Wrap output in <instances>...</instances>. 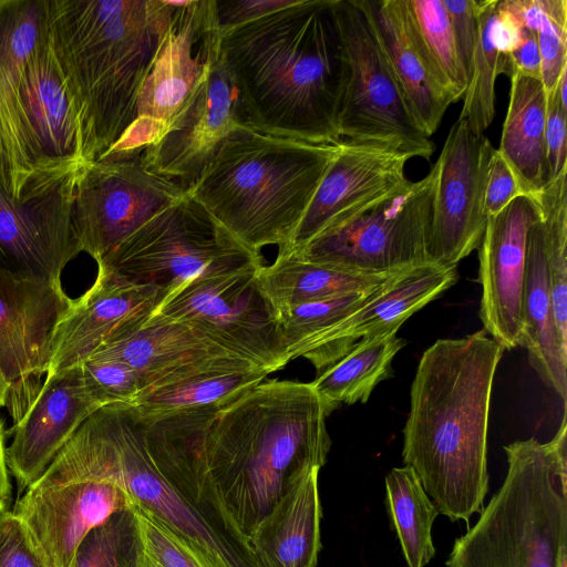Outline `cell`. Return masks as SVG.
<instances>
[{
    "label": "cell",
    "instance_id": "9",
    "mask_svg": "<svg viewBox=\"0 0 567 567\" xmlns=\"http://www.w3.org/2000/svg\"><path fill=\"white\" fill-rule=\"evenodd\" d=\"M437 167L337 221L293 255L369 274H390L429 261L427 241ZM278 256V255H277Z\"/></svg>",
    "mask_w": 567,
    "mask_h": 567
},
{
    "label": "cell",
    "instance_id": "32",
    "mask_svg": "<svg viewBox=\"0 0 567 567\" xmlns=\"http://www.w3.org/2000/svg\"><path fill=\"white\" fill-rule=\"evenodd\" d=\"M398 331L359 340L340 360L310 382L329 413L341 404L365 403L392 374V361L405 346Z\"/></svg>",
    "mask_w": 567,
    "mask_h": 567
},
{
    "label": "cell",
    "instance_id": "19",
    "mask_svg": "<svg viewBox=\"0 0 567 567\" xmlns=\"http://www.w3.org/2000/svg\"><path fill=\"white\" fill-rule=\"evenodd\" d=\"M246 125L237 90L219 48L208 73L187 105L140 159L153 173L187 187L199 176L214 148L234 127Z\"/></svg>",
    "mask_w": 567,
    "mask_h": 567
},
{
    "label": "cell",
    "instance_id": "6",
    "mask_svg": "<svg viewBox=\"0 0 567 567\" xmlns=\"http://www.w3.org/2000/svg\"><path fill=\"white\" fill-rule=\"evenodd\" d=\"M80 480L120 486L208 567H260L249 543L220 529L162 475L127 404L103 406L86 419L35 485Z\"/></svg>",
    "mask_w": 567,
    "mask_h": 567
},
{
    "label": "cell",
    "instance_id": "25",
    "mask_svg": "<svg viewBox=\"0 0 567 567\" xmlns=\"http://www.w3.org/2000/svg\"><path fill=\"white\" fill-rule=\"evenodd\" d=\"M456 279V268L430 261L400 270L348 317L307 342L297 358H306L320 374L359 340L398 331L408 318L453 286Z\"/></svg>",
    "mask_w": 567,
    "mask_h": 567
},
{
    "label": "cell",
    "instance_id": "40",
    "mask_svg": "<svg viewBox=\"0 0 567 567\" xmlns=\"http://www.w3.org/2000/svg\"><path fill=\"white\" fill-rule=\"evenodd\" d=\"M142 548V567H208L162 522L144 508L132 505Z\"/></svg>",
    "mask_w": 567,
    "mask_h": 567
},
{
    "label": "cell",
    "instance_id": "34",
    "mask_svg": "<svg viewBox=\"0 0 567 567\" xmlns=\"http://www.w3.org/2000/svg\"><path fill=\"white\" fill-rule=\"evenodd\" d=\"M386 506L409 567H424L435 555L432 526L440 514L409 465L385 477Z\"/></svg>",
    "mask_w": 567,
    "mask_h": 567
},
{
    "label": "cell",
    "instance_id": "10",
    "mask_svg": "<svg viewBox=\"0 0 567 567\" xmlns=\"http://www.w3.org/2000/svg\"><path fill=\"white\" fill-rule=\"evenodd\" d=\"M334 12L346 54L340 141L430 159L435 146L411 114L359 0H334Z\"/></svg>",
    "mask_w": 567,
    "mask_h": 567
},
{
    "label": "cell",
    "instance_id": "45",
    "mask_svg": "<svg viewBox=\"0 0 567 567\" xmlns=\"http://www.w3.org/2000/svg\"><path fill=\"white\" fill-rule=\"evenodd\" d=\"M567 110L563 109L555 91L547 95L545 151L550 182L567 171Z\"/></svg>",
    "mask_w": 567,
    "mask_h": 567
},
{
    "label": "cell",
    "instance_id": "21",
    "mask_svg": "<svg viewBox=\"0 0 567 567\" xmlns=\"http://www.w3.org/2000/svg\"><path fill=\"white\" fill-rule=\"evenodd\" d=\"M412 157L378 144L341 141L289 245L278 256L293 255L330 225L386 196L408 178Z\"/></svg>",
    "mask_w": 567,
    "mask_h": 567
},
{
    "label": "cell",
    "instance_id": "37",
    "mask_svg": "<svg viewBox=\"0 0 567 567\" xmlns=\"http://www.w3.org/2000/svg\"><path fill=\"white\" fill-rule=\"evenodd\" d=\"M498 0L477 1L478 38L473 55L471 79L463 96L458 120H464L472 132L482 135L495 115V81L499 75V52L493 37V24Z\"/></svg>",
    "mask_w": 567,
    "mask_h": 567
},
{
    "label": "cell",
    "instance_id": "5",
    "mask_svg": "<svg viewBox=\"0 0 567 567\" xmlns=\"http://www.w3.org/2000/svg\"><path fill=\"white\" fill-rule=\"evenodd\" d=\"M339 151L239 125L214 148L187 187L224 228L250 250L291 241Z\"/></svg>",
    "mask_w": 567,
    "mask_h": 567
},
{
    "label": "cell",
    "instance_id": "39",
    "mask_svg": "<svg viewBox=\"0 0 567 567\" xmlns=\"http://www.w3.org/2000/svg\"><path fill=\"white\" fill-rule=\"evenodd\" d=\"M375 289L312 301L280 313L278 328L287 362L296 359L307 342L359 308Z\"/></svg>",
    "mask_w": 567,
    "mask_h": 567
},
{
    "label": "cell",
    "instance_id": "26",
    "mask_svg": "<svg viewBox=\"0 0 567 567\" xmlns=\"http://www.w3.org/2000/svg\"><path fill=\"white\" fill-rule=\"evenodd\" d=\"M22 115L37 182L51 188L83 161L75 114L48 34L24 70Z\"/></svg>",
    "mask_w": 567,
    "mask_h": 567
},
{
    "label": "cell",
    "instance_id": "35",
    "mask_svg": "<svg viewBox=\"0 0 567 567\" xmlns=\"http://www.w3.org/2000/svg\"><path fill=\"white\" fill-rule=\"evenodd\" d=\"M567 171L536 197L544 225L545 254L558 338L567 352Z\"/></svg>",
    "mask_w": 567,
    "mask_h": 567
},
{
    "label": "cell",
    "instance_id": "50",
    "mask_svg": "<svg viewBox=\"0 0 567 567\" xmlns=\"http://www.w3.org/2000/svg\"><path fill=\"white\" fill-rule=\"evenodd\" d=\"M555 93L563 109L567 110V66L560 73Z\"/></svg>",
    "mask_w": 567,
    "mask_h": 567
},
{
    "label": "cell",
    "instance_id": "15",
    "mask_svg": "<svg viewBox=\"0 0 567 567\" xmlns=\"http://www.w3.org/2000/svg\"><path fill=\"white\" fill-rule=\"evenodd\" d=\"M70 301L63 287L19 275L0 260V370L10 383L12 416L39 390L52 332Z\"/></svg>",
    "mask_w": 567,
    "mask_h": 567
},
{
    "label": "cell",
    "instance_id": "49",
    "mask_svg": "<svg viewBox=\"0 0 567 567\" xmlns=\"http://www.w3.org/2000/svg\"><path fill=\"white\" fill-rule=\"evenodd\" d=\"M3 422L0 417V515L8 511L10 497L9 467L7 463Z\"/></svg>",
    "mask_w": 567,
    "mask_h": 567
},
{
    "label": "cell",
    "instance_id": "16",
    "mask_svg": "<svg viewBox=\"0 0 567 567\" xmlns=\"http://www.w3.org/2000/svg\"><path fill=\"white\" fill-rule=\"evenodd\" d=\"M81 166L49 190L22 200L0 187V260L24 277L63 287L80 252L73 204Z\"/></svg>",
    "mask_w": 567,
    "mask_h": 567
},
{
    "label": "cell",
    "instance_id": "27",
    "mask_svg": "<svg viewBox=\"0 0 567 567\" xmlns=\"http://www.w3.org/2000/svg\"><path fill=\"white\" fill-rule=\"evenodd\" d=\"M416 123L430 137L452 97L427 59L410 22L405 0H359Z\"/></svg>",
    "mask_w": 567,
    "mask_h": 567
},
{
    "label": "cell",
    "instance_id": "47",
    "mask_svg": "<svg viewBox=\"0 0 567 567\" xmlns=\"http://www.w3.org/2000/svg\"><path fill=\"white\" fill-rule=\"evenodd\" d=\"M295 2L296 0H215L219 32L251 22Z\"/></svg>",
    "mask_w": 567,
    "mask_h": 567
},
{
    "label": "cell",
    "instance_id": "8",
    "mask_svg": "<svg viewBox=\"0 0 567 567\" xmlns=\"http://www.w3.org/2000/svg\"><path fill=\"white\" fill-rule=\"evenodd\" d=\"M166 293L196 278L262 265L187 192L96 260Z\"/></svg>",
    "mask_w": 567,
    "mask_h": 567
},
{
    "label": "cell",
    "instance_id": "13",
    "mask_svg": "<svg viewBox=\"0 0 567 567\" xmlns=\"http://www.w3.org/2000/svg\"><path fill=\"white\" fill-rule=\"evenodd\" d=\"M185 195L183 185L153 173L140 156L83 163L73 204L81 252L96 261Z\"/></svg>",
    "mask_w": 567,
    "mask_h": 567
},
{
    "label": "cell",
    "instance_id": "23",
    "mask_svg": "<svg viewBox=\"0 0 567 567\" xmlns=\"http://www.w3.org/2000/svg\"><path fill=\"white\" fill-rule=\"evenodd\" d=\"M91 358L131 365L141 380L140 394L197 374L265 369L185 323L140 328L106 341Z\"/></svg>",
    "mask_w": 567,
    "mask_h": 567
},
{
    "label": "cell",
    "instance_id": "1",
    "mask_svg": "<svg viewBox=\"0 0 567 567\" xmlns=\"http://www.w3.org/2000/svg\"><path fill=\"white\" fill-rule=\"evenodd\" d=\"M178 413L203 475L248 539L296 477L324 465L331 446L330 413L311 383L264 380L221 406Z\"/></svg>",
    "mask_w": 567,
    "mask_h": 567
},
{
    "label": "cell",
    "instance_id": "22",
    "mask_svg": "<svg viewBox=\"0 0 567 567\" xmlns=\"http://www.w3.org/2000/svg\"><path fill=\"white\" fill-rule=\"evenodd\" d=\"M101 408L80 365L45 374L30 403L14 419L12 440L6 449L9 471L20 491L41 477L78 429Z\"/></svg>",
    "mask_w": 567,
    "mask_h": 567
},
{
    "label": "cell",
    "instance_id": "51",
    "mask_svg": "<svg viewBox=\"0 0 567 567\" xmlns=\"http://www.w3.org/2000/svg\"><path fill=\"white\" fill-rule=\"evenodd\" d=\"M10 392V383L0 370V410L7 405Z\"/></svg>",
    "mask_w": 567,
    "mask_h": 567
},
{
    "label": "cell",
    "instance_id": "12",
    "mask_svg": "<svg viewBox=\"0 0 567 567\" xmlns=\"http://www.w3.org/2000/svg\"><path fill=\"white\" fill-rule=\"evenodd\" d=\"M260 266L196 278L172 289L143 327L185 323L270 373L281 369L288 362L277 313L258 286Z\"/></svg>",
    "mask_w": 567,
    "mask_h": 567
},
{
    "label": "cell",
    "instance_id": "36",
    "mask_svg": "<svg viewBox=\"0 0 567 567\" xmlns=\"http://www.w3.org/2000/svg\"><path fill=\"white\" fill-rule=\"evenodd\" d=\"M405 7L435 73L453 103L460 101L468 83L458 60L452 23L443 0H405Z\"/></svg>",
    "mask_w": 567,
    "mask_h": 567
},
{
    "label": "cell",
    "instance_id": "18",
    "mask_svg": "<svg viewBox=\"0 0 567 567\" xmlns=\"http://www.w3.org/2000/svg\"><path fill=\"white\" fill-rule=\"evenodd\" d=\"M165 295L97 264L93 285L71 299L54 327L45 374L79 367L106 341L142 328Z\"/></svg>",
    "mask_w": 567,
    "mask_h": 567
},
{
    "label": "cell",
    "instance_id": "3",
    "mask_svg": "<svg viewBox=\"0 0 567 567\" xmlns=\"http://www.w3.org/2000/svg\"><path fill=\"white\" fill-rule=\"evenodd\" d=\"M504 350L484 329L440 339L422 354L411 384L403 462L452 522L468 523L484 508L489 401Z\"/></svg>",
    "mask_w": 567,
    "mask_h": 567
},
{
    "label": "cell",
    "instance_id": "7",
    "mask_svg": "<svg viewBox=\"0 0 567 567\" xmlns=\"http://www.w3.org/2000/svg\"><path fill=\"white\" fill-rule=\"evenodd\" d=\"M567 424L504 447L507 474L446 567H567Z\"/></svg>",
    "mask_w": 567,
    "mask_h": 567
},
{
    "label": "cell",
    "instance_id": "44",
    "mask_svg": "<svg viewBox=\"0 0 567 567\" xmlns=\"http://www.w3.org/2000/svg\"><path fill=\"white\" fill-rule=\"evenodd\" d=\"M452 23L455 47L467 83L478 38L477 0H443Z\"/></svg>",
    "mask_w": 567,
    "mask_h": 567
},
{
    "label": "cell",
    "instance_id": "28",
    "mask_svg": "<svg viewBox=\"0 0 567 567\" xmlns=\"http://www.w3.org/2000/svg\"><path fill=\"white\" fill-rule=\"evenodd\" d=\"M319 471L296 477L249 536L260 567H317L322 518Z\"/></svg>",
    "mask_w": 567,
    "mask_h": 567
},
{
    "label": "cell",
    "instance_id": "24",
    "mask_svg": "<svg viewBox=\"0 0 567 567\" xmlns=\"http://www.w3.org/2000/svg\"><path fill=\"white\" fill-rule=\"evenodd\" d=\"M131 506L128 495L120 486L80 480L30 486L12 512L53 567H70L86 535Z\"/></svg>",
    "mask_w": 567,
    "mask_h": 567
},
{
    "label": "cell",
    "instance_id": "2",
    "mask_svg": "<svg viewBox=\"0 0 567 567\" xmlns=\"http://www.w3.org/2000/svg\"><path fill=\"white\" fill-rule=\"evenodd\" d=\"M219 52L247 126L338 144L346 54L334 0L295 3L220 33Z\"/></svg>",
    "mask_w": 567,
    "mask_h": 567
},
{
    "label": "cell",
    "instance_id": "48",
    "mask_svg": "<svg viewBox=\"0 0 567 567\" xmlns=\"http://www.w3.org/2000/svg\"><path fill=\"white\" fill-rule=\"evenodd\" d=\"M508 59L514 74L519 73L540 80V54L536 34L533 31L523 28L520 42L509 53Z\"/></svg>",
    "mask_w": 567,
    "mask_h": 567
},
{
    "label": "cell",
    "instance_id": "31",
    "mask_svg": "<svg viewBox=\"0 0 567 567\" xmlns=\"http://www.w3.org/2000/svg\"><path fill=\"white\" fill-rule=\"evenodd\" d=\"M394 274L360 272L295 256H277L271 265L258 268L257 281L278 317L291 308L312 301L371 291Z\"/></svg>",
    "mask_w": 567,
    "mask_h": 567
},
{
    "label": "cell",
    "instance_id": "41",
    "mask_svg": "<svg viewBox=\"0 0 567 567\" xmlns=\"http://www.w3.org/2000/svg\"><path fill=\"white\" fill-rule=\"evenodd\" d=\"M80 367L87 389L102 408L131 404L142 391L137 372L122 361L91 358Z\"/></svg>",
    "mask_w": 567,
    "mask_h": 567
},
{
    "label": "cell",
    "instance_id": "46",
    "mask_svg": "<svg viewBox=\"0 0 567 567\" xmlns=\"http://www.w3.org/2000/svg\"><path fill=\"white\" fill-rule=\"evenodd\" d=\"M520 196H525V194L517 178L495 148L488 165L485 184V209L488 217L497 215Z\"/></svg>",
    "mask_w": 567,
    "mask_h": 567
},
{
    "label": "cell",
    "instance_id": "33",
    "mask_svg": "<svg viewBox=\"0 0 567 567\" xmlns=\"http://www.w3.org/2000/svg\"><path fill=\"white\" fill-rule=\"evenodd\" d=\"M265 369L197 374L140 394L128 404L141 420L221 406L249 391L269 374Z\"/></svg>",
    "mask_w": 567,
    "mask_h": 567
},
{
    "label": "cell",
    "instance_id": "29",
    "mask_svg": "<svg viewBox=\"0 0 567 567\" xmlns=\"http://www.w3.org/2000/svg\"><path fill=\"white\" fill-rule=\"evenodd\" d=\"M522 320L520 346L542 380L558 393L566 412L567 352L561 348L554 319L542 217L527 235Z\"/></svg>",
    "mask_w": 567,
    "mask_h": 567
},
{
    "label": "cell",
    "instance_id": "30",
    "mask_svg": "<svg viewBox=\"0 0 567 567\" xmlns=\"http://www.w3.org/2000/svg\"><path fill=\"white\" fill-rule=\"evenodd\" d=\"M547 94L540 80L515 73L498 153L525 196L536 197L549 183L545 151Z\"/></svg>",
    "mask_w": 567,
    "mask_h": 567
},
{
    "label": "cell",
    "instance_id": "20",
    "mask_svg": "<svg viewBox=\"0 0 567 567\" xmlns=\"http://www.w3.org/2000/svg\"><path fill=\"white\" fill-rule=\"evenodd\" d=\"M539 218L537 200L520 196L488 217L478 247L480 318L486 333L505 350L520 346L527 235Z\"/></svg>",
    "mask_w": 567,
    "mask_h": 567
},
{
    "label": "cell",
    "instance_id": "42",
    "mask_svg": "<svg viewBox=\"0 0 567 567\" xmlns=\"http://www.w3.org/2000/svg\"><path fill=\"white\" fill-rule=\"evenodd\" d=\"M540 54V80L547 95L567 66V1L547 0L544 21L535 33Z\"/></svg>",
    "mask_w": 567,
    "mask_h": 567
},
{
    "label": "cell",
    "instance_id": "11",
    "mask_svg": "<svg viewBox=\"0 0 567 567\" xmlns=\"http://www.w3.org/2000/svg\"><path fill=\"white\" fill-rule=\"evenodd\" d=\"M169 3V22L142 86L136 116L102 159L134 158L155 144L204 81L218 51L215 0Z\"/></svg>",
    "mask_w": 567,
    "mask_h": 567
},
{
    "label": "cell",
    "instance_id": "43",
    "mask_svg": "<svg viewBox=\"0 0 567 567\" xmlns=\"http://www.w3.org/2000/svg\"><path fill=\"white\" fill-rule=\"evenodd\" d=\"M0 567H53L12 511L0 515Z\"/></svg>",
    "mask_w": 567,
    "mask_h": 567
},
{
    "label": "cell",
    "instance_id": "14",
    "mask_svg": "<svg viewBox=\"0 0 567 567\" xmlns=\"http://www.w3.org/2000/svg\"><path fill=\"white\" fill-rule=\"evenodd\" d=\"M495 148L464 120L451 127L437 167L427 241L430 262L456 268L480 247L488 215L485 184Z\"/></svg>",
    "mask_w": 567,
    "mask_h": 567
},
{
    "label": "cell",
    "instance_id": "17",
    "mask_svg": "<svg viewBox=\"0 0 567 567\" xmlns=\"http://www.w3.org/2000/svg\"><path fill=\"white\" fill-rule=\"evenodd\" d=\"M47 9L48 0H0V187L18 200L50 189L37 182L22 115L23 74L48 34Z\"/></svg>",
    "mask_w": 567,
    "mask_h": 567
},
{
    "label": "cell",
    "instance_id": "38",
    "mask_svg": "<svg viewBox=\"0 0 567 567\" xmlns=\"http://www.w3.org/2000/svg\"><path fill=\"white\" fill-rule=\"evenodd\" d=\"M70 567H142L133 509L120 511L92 529L78 547Z\"/></svg>",
    "mask_w": 567,
    "mask_h": 567
},
{
    "label": "cell",
    "instance_id": "4",
    "mask_svg": "<svg viewBox=\"0 0 567 567\" xmlns=\"http://www.w3.org/2000/svg\"><path fill=\"white\" fill-rule=\"evenodd\" d=\"M49 44L72 104L83 163L102 159L132 125L169 0H48Z\"/></svg>",
    "mask_w": 567,
    "mask_h": 567
}]
</instances>
